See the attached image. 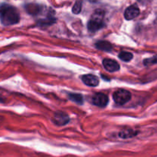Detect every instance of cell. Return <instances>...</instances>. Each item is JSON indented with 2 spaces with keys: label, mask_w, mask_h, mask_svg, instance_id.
I'll return each mask as SVG.
<instances>
[{
  "label": "cell",
  "mask_w": 157,
  "mask_h": 157,
  "mask_svg": "<svg viewBox=\"0 0 157 157\" xmlns=\"http://www.w3.org/2000/svg\"><path fill=\"white\" fill-rule=\"evenodd\" d=\"M1 22L4 26H11L18 23L20 15L18 10L9 4L2 3L1 5Z\"/></svg>",
  "instance_id": "cell-1"
},
{
  "label": "cell",
  "mask_w": 157,
  "mask_h": 157,
  "mask_svg": "<svg viewBox=\"0 0 157 157\" xmlns=\"http://www.w3.org/2000/svg\"><path fill=\"white\" fill-rule=\"evenodd\" d=\"M104 12L101 9H98L93 13L87 23V29L90 32H95L104 27Z\"/></svg>",
  "instance_id": "cell-2"
},
{
  "label": "cell",
  "mask_w": 157,
  "mask_h": 157,
  "mask_svg": "<svg viewBox=\"0 0 157 157\" xmlns=\"http://www.w3.org/2000/svg\"><path fill=\"white\" fill-rule=\"evenodd\" d=\"M113 99L118 105H124L131 99V93L126 89H118L113 94Z\"/></svg>",
  "instance_id": "cell-3"
},
{
  "label": "cell",
  "mask_w": 157,
  "mask_h": 157,
  "mask_svg": "<svg viewBox=\"0 0 157 157\" xmlns=\"http://www.w3.org/2000/svg\"><path fill=\"white\" fill-rule=\"evenodd\" d=\"M109 99L107 97V95L104 93H97L92 98V103L94 105L98 106V107L104 108L105 106H107V105L108 104Z\"/></svg>",
  "instance_id": "cell-4"
},
{
  "label": "cell",
  "mask_w": 157,
  "mask_h": 157,
  "mask_svg": "<svg viewBox=\"0 0 157 157\" xmlns=\"http://www.w3.org/2000/svg\"><path fill=\"white\" fill-rule=\"evenodd\" d=\"M140 15V9L137 5H131L127 8L124 12V17L127 20H132Z\"/></svg>",
  "instance_id": "cell-5"
},
{
  "label": "cell",
  "mask_w": 157,
  "mask_h": 157,
  "mask_svg": "<svg viewBox=\"0 0 157 157\" xmlns=\"http://www.w3.org/2000/svg\"><path fill=\"white\" fill-rule=\"evenodd\" d=\"M54 122L58 126H64L69 122V116L64 112H57L54 115Z\"/></svg>",
  "instance_id": "cell-6"
},
{
  "label": "cell",
  "mask_w": 157,
  "mask_h": 157,
  "mask_svg": "<svg viewBox=\"0 0 157 157\" xmlns=\"http://www.w3.org/2000/svg\"><path fill=\"white\" fill-rule=\"evenodd\" d=\"M103 66L105 68L106 70L110 72H117L120 69L119 63L110 58H105L103 60Z\"/></svg>",
  "instance_id": "cell-7"
},
{
  "label": "cell",
  "mask_w": 157,
  "mask_h": 157,
  "mask_svg": "<svg viewBox=\"0 0 157 157\" xmlns=\"http://www.w3.org/2000/svg\"><path fill=\"white\" fill-rule=\"evenodd\" d=\"M83 83L85 85L88 86H98L99 84V79H98V77L94 75H92V74H87V75H83L82 78Z\"/></svg>",
  "instance_id": "cell-8"
},
{
  "label": "cell",
  "mask_w": 157,
  "mask_h": 157,
  "mask_svg": "<svg viewBox=\"0 0 157 157\" xmlns=\"http://www.w3.org/2000/svg\"><path fill=\"white\" fill-rule=\"evenodd\" d=\"M25 9L31 15H36L41 12L42 7L37 4H29L25 6Z\"/></svg>",
  "instance_id": "cell-9"
},
{
  "label": "cell",
  "mask_w": 157,
  "mask_h": 157,
  "mask_svg": "<svg viewBox=\"0 0 157 157\" xmlns=\"http://www.w3.org/2000/svg\"><path fill=\"white\" fill-rule=\"evenodd\" d=\"M97 49H101V50L106 51V52H110L112 50V45L107 41H99L95 44Z\"/></svg>",
  "instance_id": "cell-10"
},
{
  "label": "cell",
  "mask_w": 157,
  "mask_h": 157,
  "mask_svg": "<svg viewBox=\"0 0 157 157\" xmlns=\"http://www.w3.org/2000/svg\"><path fill=\"white\" fill-rule=\"evenodd\" d=\"M137 131H134L133 129H127V130L122 131L119 133V135L121 138L123 139H127V138H132V137L135 136L137 135Z\"/></svg>",
  "instance_id": "cell-11"
},
{
  "label": "cell",
  "mask_w": 157,
  "mask_h": 157,
  "mask_svg": "<svg viewBox=\"0 0 157 157\" xmlns=\"http://www.w3.org/2000/svg\"><path fill=\"white\" fill-rule=\"evenodd\" d=\"M69 99H70L71 101L75 102V103H78V104H82L83 101V96L80 94H76V93H69L68 94Z\"/></svg>",
  "instance_id": "cell-12"
},
{
  "label": "cell",
  "mask_w": 157,
  "mask_h": 157,
  "mask_svg": "<svg viewBox=\"0 0 157 157\" xmlns=\"http://www.w3.org/2000/svg\"><path fill=\"white\" fill-rule=\"evenodd\" d=\"M133 54L129 52H126V51H123V52H120L119 54V58L124 62L130 61L133 58Z\"/></svg>",
  "instance_id": "cell-13"
},
{
  "label": "cell",
  "mask_w": 157,
  "mask_h": 157,
  "mask_svg": "<svg viewBox=\"0 0 157 157\" xmlns=\"http://www.w3.org/2000/svg\"><path fill=\"white\" fill-rule=\"evenodd\" d=\"M82 9V0H76L73 8H72V12L74 14H79Z\"/></svg>",
  "instance_id": "cell-14"
},
{
  "label": "cell",
  "mask_w": 157,
  "mask_h": 157,
  "mask_svg": "<svg viewBox=\"0 0 157 157\" xmlns=\"http://www.w3.org/2000/svg\"><path fill=\"white\" fill-rule=\"evenodd\" d=\"M136 1H138L140 3V4H142V5H147V3L150 1V0H136Z\"/></svg>",
  "instance_id": "cell-15"
}]
</instances>
